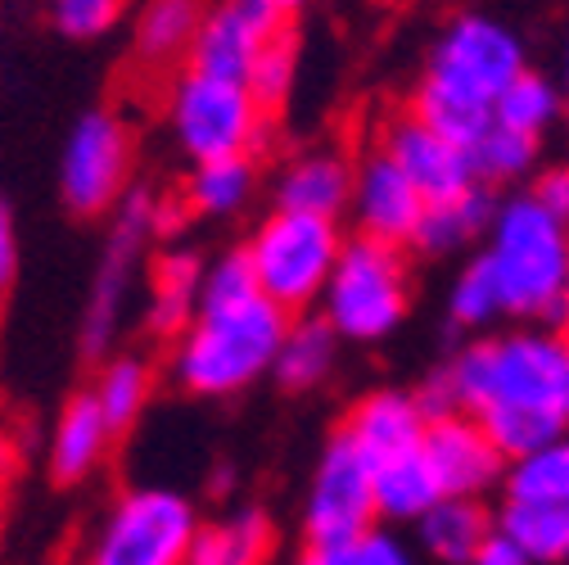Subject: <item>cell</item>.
Returning a JSON list of instances; mask_svg holds the SVG:
<instances>
[{
	"label": "cell",
	"mask_w": 569,
	"mask_h": 565,
	"mask_svg": "<svg viewBox=\"0 0 569 565\" xmlns=\"http://www.w3.org/2000/svg\"><path fill=\"white\" fill-rule=\"evenodd\" d=\"M457 412L475 416L507 457L569 435V330L511 326L461 344L439 371Z\"/></svg>",
	"instance_id": "6da1fadb"
},
{
	"label": "cell",
	"mask_w": 569,
	"mask_h": 565,
	"mask_svg": "<svg viewBox=\"0 0 569 565\" xmlns=\"http://www.w3.org/2000/svg\"><path fill=\"white\" fill-rule=\"evenodd\" d=\"M290 313L276 308L253 280L244 249L203 267L199 308L172 339V376L194 398H236L271 376Z\"/></svg>",
	"instance_id": "7a4b0ae2"
},
{
	"label": "cell",
	"mask_w": 569,
	"mask_h": 565,
	"mask_svg": "<svg viewBox=\"0 0 569 565\" xmlns=\"http://www.w3.org/2000/svg\"><path fill=\"white\" fill-rule=\"evenodd\" d=\"M520 37L492 14H457L425 54V68L411 91V113L452 136L457 146H475L492 122L502 91L525 73Z\"/></svg>",
	"instance_id": "3957f363"
},
{
	"label": "cell",
	"mask_w": 569,
	"mask_h": 565,
	"mask_svg": "<svg viewBox=\"0 0 569 565\" xmlns=\"http://www.w3.org/2000/svg\"><path fill=\"white\" fill-rule=\"evenodd\" d=\"M479 258L502 290L507 321L560 326L569 286V227L551 218L529 190L497 199Z\"/></svg>",
	"instance_id": "277c9868"
},
{
	"label": "cell",
	"mask_w": 569,
	"mask_h": 565,
	"mask_svg": "<svg viewBox=\"0 0 569 565\" xmlns=\"http://www.w3.org/2000/svg\"><path fill=\"white\" fill-rule=\"evenodd\" d=\"M407 308H411L407 245H389L371 236L343 240L317 304L326 326L343 344H380L407 321Z\"/></svg>",
	"instance_id": "5b68a950"
},
{
	"label": "cell",
	"mask_w": 569,
	"mask_h": 565,
	"mask_svg": "<svg viewBox=\"0 0 569 565\" xmlns=\"http://www.w3.org/2000/svg\"><path fill=\"white\" fill-rule=\"evenodd\" d=\"M163 127L190 163H208L253 155L267 136V109L258 105L249 82L186 63L163 87Z\"/></svg>",
	"instance_id": "8992f818"
},
{
	"label": "cell",
	"mask_w": 569,
	"mask_h": 565,
	"mask_svg": "<svg viewBox=\"0 0 569 565\" xmlns=\"http://www.w3.org/2000/svg\"><path fill=\"white\" fill-rule=\"evenodd\" d=\"M343 249L339 218H312L295 208H271L253 227L244 258L253 267L258 290L284 308V313H308L321 304V290L335 271V258Z\"/></svg>",
	"instance_id": "52a82bcc"
},
{
	"label": "cell",
	"mask_w": 569,
	"mask_h": 565,
	"mask_svg": "<svg viewBox=\"0 0 569 565\" xmlns=\"http://www.w3.org/2000/svg\"><path fill=\"white\" fill-rule=\"evenodd\" d=\"M199 512L186 493L140 484L100 516L82 547V565H186Z\"/></svg>",
	"instance_id": "ba28073f"
},
{
	"label": "cell",
	"mask_w": 569,
	"mask_h": 565,
	"mask_svg": "<svg viewBox=\"0 0 569 565\" xmlns=\"http://www.w3.org/2000/svg\"><path fill=\"white\" fill-rule=\"evenodd\" d=\"M159 236V195L131 186L127 199L109 214V236L104 254L91 280V299L82 313V353L87 358H104L118 339V326L127 317V295L136 290L140 254Z\"/></svg>",
	"instance_id": "9c48e42d"
},
{
	"label": "cell",
	"mask_w": 569,
	"mask_h": 565,
	"mask_svg": "<svg viewBox=\"0 0 569 565\" xmlns=\"http://www.w3.org/2000/svg\"><path fill=\"white\" fill-rule=\"evenodd\" d=\"M136 140L122 113L91 109L73 122L59 159V195L68 214L78 218H109L131 190Z\"/></svg>",
	"instance_id": "30bf717a"
},
{
	"label": "cell",
	"mask_w": 569,
	"mask_h": 565,
	"mask_svg": "<svg viewBox=\"0 0 569 565\" xmlns=\"http://www.w3.org/2000/svg\"><path fill=\"white\" fill-rule=\"evenodd\" d=\"M380 521L376 512V466L352 448L339 430L321 448L308 498H303V538L308 543H358Z\"/></svg>",
	"instance_id": "8fae6325"
},
{
	"label": "cell",
	"mask_w": 569,
	"mask_h": 565,
	"mask_svg": "<svg viewBox=\"0 0 569 565\" xmlns=\"http://www.w3.org/2000/svg\"><path fill=\"white\" fill-rule=\"evenodd\" d=\"M380 150L411 177V186L425 195V204H439V199H452V195L483 186L475 172L470 146H457L452 136H443L439 127L416 118L411 109L385 122Z\"/></svg>",
	"instance_id": "7c38bea8"
},
{
	"label": "cell",
	"mask_w": 569,
	"mask_h": 565,
	"mask_svg": "<svg viewBox=\"0 0 569 565\" xmlns=\"http://www.w3.org/2000/svg\"><path fill=\"white\" fill-rule=\"evenodd\" d=\"M284 19L290 14H280L271 0H218L199 23L190 63L203 68V73L249 82L253 59L267 50L271 37L284 32Z\"/></svg>",
	"instance_id": "4fadbf2b"
},
{
	"label": "cell",
	"mask_w": 569,
	"mask_h": 565,
	"mask_svg": "<svg viewBox=\"0 0 569 565\" xmlns=\"http://www.w3.org/2000/svg\"><path fill=\"white\" fill-rule=\"evenodd\" d=\"M425 457H430L443 498H483L507 479V453L488 439V430L466 412L435 416L425 430Z\"/></svg>",
	"instance_id": "5bb4252c"
},
{
	"label": "cell",
	"mask_w": 569,
	"mask_h": 565,
	"mask_svg": "<svg viewBox=\"0 0 569 565\" xmlns=\"http://www.w3.org/2000/svg\"><path fill=\"white\" fill-rule=\"evenodd\" d=\"M352 222L358 236L389 240V245H411L420 214H425V195L411 186V177L380 150L371 146L358 163H352Z\"/></svg>",
	"instance_id": "9a60e30c"
},
{
	"label": "cell",
	"mask_w": 569,
	"mask_h": 565,
	"mask_svg": "<svg viewBox=\"0 0 569 565\" xmlns=\"http://www.w3.org/2000/svg\"><path fill=\"white\" fill-rule=\"evenodd\" d=\"M425 430H430V412H425L420 398L407 389H376L343 420V435L371 466L393 462L402 453H416L425 444Z\"/></svg>",
	"instance_id": "2e32d148"
},
{
	"label": "cell",
	"mask_w": 569,
	"mask_h": 565,
	"mask_svg": "<svg viewBox=\"0 0 569 565\" xmlns=\"http://www.w3.org/2000/svg\"><path fill=\"white\" fill-rule=\"evenodd\" d=\"M208 0H146L131 32V59L154 78H172V68L190 63Z\"/></svg>",
	"instance_id": "e0dca14e"
},
{
	"label": "cell",
	"mask_w": 569,
	"mask_h": 565,
	"mask_svg": "<svg viewBox=\"0 0 569 565\" xmlns=\"http://www.w3.org/2000/svg\"><path fill=\"white\" fill-rule=\"evenodd\" d=\"M113 435L118 430L109 426V416L100 412V403H96L91 389L78 394V398H68L63 412L54 416V430H50V444H46L50 475L59 484H82L109 457Z\"/></svg>",
	"instance_id": "ac0fdd59"
},
{
	"label": "cell",
	"mask_w": 569,
	"mask_h": 565,
	"mask_svg": "<svg viewBox=\"0 0 569 565\" xmlns=\"http://www.w3.org/2000/svg\"><path fill=\"white\" fill-rule=\"evenodd\" d=\"M352 199V163L339 150H303L276 177V208L312 218H339Z\"/></svg>",
	"instance_id": "d6986e66"
},
{
	"label": "cell",
	"mask_w": 569,
	"mask_h": 565,
	"mask_svg": "<svg viewBox=\"0 0 569 565\" xmlns=\"http://www.w3.org/2000/svg\"><path fill=\"white\" fill-rule=\"evenodd\" d=\"M253 195H258V163H253V155L190 163V177L181 186L186 214L203 218V222H231L236 214H244V208L253 204Z\"/></svg>",
	"instance_id": "ffe728a7"
},
{
	"label": "cell",
	"mask_w": 569,
	"mask_h": 565,
	"mask_svg": "<svg viewBox=\"0 0 569 565\" xmlns=\"http://www.w3.org/2000/svg\"><path fill=\"white\" fill-rule=\"evenodd\" d=\"M492 208H497V199H492L488 186H475V190L452 195V199H439V204H425L420 227H416V236H411L407 249L430 254V258L466 254V249H475L483 240Z\"/></svg>",
	"instance_id": "44dd1931"
},
{
	"label": "cell",
	"mask_w": 569,
	"mask_h": 565,
	"mask_svg": "<svg viewBox=\"0 0 569 565\" xmlns=\"http://www.w3.org/2000/svg\"><path fill=\"white\" fill-rule=\"evenodd\" d=\"M203 258L194 249H168L154 262V280H150V304H146V326L163 339H177L194 308H199V286H203Z\"/></svg>",
	"instance_id": "7402d4cb"
},
{
	"label": "cell",
	"mask_w": 569,
	"mask_h": 565,
	"mask_svg": "<svg viewBox=\"0 0 569 565\" xmlns=\"http://www.w3.org/2000/svg\"><path fill=\"white\" fill-rule=\"evenodd\" d=\"M339 344H343V339L326 326L321 313H317V317H290L271 376L280 380V389L308 394V389H317V385L330 380V371H335V363H339Z\"/></svg>",
	"instance_id": "603a6c76"
},
{
	"label": "cell",
	"mask_w": 569,
	"mask_h": 565,
	"mask_svg": "<svg viewBox=\"0 0 569 565\" xmlns=\"http://www.w3.org/2000/svg\"><path fill=\"white\" fill-rule=\"evenodd\" d=\"M492 516L483 498H439L430 512L416 521L425 556H435L439 565H470L479 543L492 534Z\"/></svg>",
	"instance_id": "cb8c5ba5"
},
{
	"label": "cell",
	"mask_w": 569,
	"mask_h": 565,
	"mask_svg": "<svg viewBox=\"0 0 569 565\" xmlns=\"http://www.w3.org/2000/svg\"><path fill=\"white\" fill-rule=\"evenodd\" d=\"M276 529L258 507H240L222 521L199 525L186 565H267Z\"/></svg>",
	"instance_id": "d4e9b609"
},
{
	"label": "cell",
	"mask_w": 569,
	"mask_h": 565,
	"mask_svg": "<svg viewBox=\"0 0 569 565\" xmlns=\"http://www.w3.org/2000/svg\"><path fill=\"white\" fill-rule=\"evenodd\" d=\"M439 498H443V484L430 457H425V444L416 453H402L376 466V512L389 525H416Z\"/></svg>",
	"instance_id": "484cf974"
},
{
	"label": "cell",
	"mask_w": 569,
	"mask_h": 565,
	"mask_svg": "<svg viewBox=\"0 0 569 565\" xmlns=\"http://www.w3.org/2000/svg\"><path fill=\"white\" fill-rule=\"evenodd\" d=\"M91 394L100 412L109 416V426L122 435L127 426H136L140 412L154 398V363L140 358V353H113V358H104Z\"/></svg>",
	"instance_id": "4316f807"
},
{
	"label": "cell",
	"mask_w": 569,
	"mask_h": 565,
	"mask_svg": "<svg viewBox=\"0 0 569 565\" xmlns=\"http://www.w3.org/2000/svg\"><path fill=\"white\" fill-rule=\"evenodd\" d=\"M497 529H502L507 538H516L529 552L533 565H560V561H569V507L502 498Z\"/></svg>",
	"instance_id": "83f0119b"
},
{
	"label": "cell",
	"mask_w": 569,
	"mask_h": 565,
	"mask_svg": "<svg viewBox=\"0 0 569 565\" xmlns=\"http://www.w3.org/2000/svg\"><path fill=\"white\" fill-rule=\"evenodd\" d=\"M565 109H569V100H565L560 82H551L547 73H538V68H525V73L502 91V100H497L492 122L525 131L533 140H547V131L560 127Z\"/></svg>",
	"instance_id": "f1b7e54d"
},
{
	"label": "cell",
	"mask_w": 569,
	"mask_h": 565,
	"mask_svg": "<svg viewBox=\"0 0 569 565\" xmlns=\"http://www.w3.org/2000/svg\"><path fill=\"white\" fill-rule=\"evenodd\" d=\"M507 498L520 503H547V507H569V435L520 453L507 462V479H502Z\"/></svg>",
	"instance_id": "f546056e"
},
{
	"label": "cell",
	"mask_w": 569,
	"mask_h": 565,
	"mask_svg": "<svg viewBox=\"0 0 569 565\" xmlns=\"http://www.w3.org/2000/svg\"><path fill=\"white\" fill-rule=\"evenodd\" d=\"M538 155H542V140H533V136H525V131H511V127H502V122H488V127L479 131V140L470 146L475 172H479V181H483L488 190L533 177Z\"/></svg>",
	"instance_id": "4dcf8cb0"
},
{
	"label": "cell",
	"mask_w": 569,
	"mask_h": 565,
	"mask_svg": "<svg viewBox=\"0 0 569 565\" xmlns=\"http://www.w3.org/2000/svg\"><path fill=\"white\" fill-rule=\"evenodd\" d=\"M448 321L457 330H470V335H488L497 321H507V308H502V290L488 271V262L479 254H470L461 262V271L452 276V290H448Z\"/></svg>",
	"instance_id": "1f68e13d"
},
{
	"label": "cell",
	"mask_w": 569,
	"mask_h": 565,
	"mask_svg": "<svg viewBox=\"0 0 569 565\" xmlns=\"http://www.w3.org/2000/svg\"><path fill=\"white\" fill-rule=\"evenodd\" d=\"M295 73H299V46H295L290 28H284V32H280V37H271V41H267V50L253 59V68H249V91H253V96H258V105L271 113L284 96H290Z\"/></svg>",
	"instance_id": "d6a6232c"
},
{
	"label": "cell",
	"mask_w": 569,
	"mask_h": 565,
	"mask_svg": "<svg viewBox=\"0 0 569 565\" xmlns=\"http://www.w3.org/2000/svg\"><path fill=\"white\" fill-rule=\"evenodd\" d=\"M127 0H50V23L68 41H96L122 23Z\"/></svg>",
	"instance_id": "836d02e7"
},
{
	"label": "cell",
	"mask_w": 569,
	"mask_h": 565,
	"mask_svg": "<svg viewBox=\"0 0 569 565\" xmlns=\"http://www.w3.org/2000/svg\"><path fill=\"white\" fill-rule=\"evenodd\" d=\"M529 195H533V199L547 208L551 218H560V222L569 227V163H556V168L533 172Z\"/></svg>",
	"instance_id": "e575fe53"
},
{
	"label": "cell",
	"mask_w": 569,
	"mask_h": 565,
	"mask_svg": "<svg viewBox=\"0 0 569 565\" xmlns=\"http://www.w3.org/2000/svg\"><path fill=\"white\" fill-rule=\"evenodd\" d=\"M358 565H420V561H416V552L398 534L371 529V534L358 538Z\"/></svg>",
	"instance_id": "d590c367"
},
{
	"label": "cell",
	"mask_w": 569,
	"mask_h": 565,
	"mask_svg": "<svg viewBox=\"0 0 569 565\" xmlns=\"http://www.w3.org/2000/svg\"><path fill=\"white\" fill-rule=\"evenodd\" d=\"M14 276H19V227H14L10 204L0 199V299L10 295Z\"/></svg>",
	"instance_id": "8d00e7d4"
},
{
	"label": "cell",
	"mask_w": 569,
	"mask_h": 565,
	"mask_svg": "<svg viewBox=\"0 0 569 565\" xmlns=\"http://www.w3.org/2000/svg\"><path fill=\"white\" fill-rule=\"evenodd\" d=\"M470 565H533V561H529V552L516 538H507L502 529L492 525V534L479 543V552L470 556Z\"/></svg>",
	"instance_id": "74e56055"
},
{
	"label": "cell",
	"mask_w": 569,
	"mask_h": 565,
	"mask_svg": "<svg viewBox=\"0 0 569 565\" xmlns=\"http://www.w3.org/2000/svg\"><path fill=\"white\" fill-rule=\"evenodd\" d=\"M295 565H358V543H303Z\"/></svg>",
	"instance_id": "f35d334b"
},
{
	"label": "cell",
	"mask_w": 569,
	"mask_h": 565,
	"mask_svg": "<svg viewBox=\"0 0 569 565\" xmlns=\"http://www.w3.org/2000/svg\"><path fill=\"white\" fill-rule=\"evenodd\" d=\"M560 91L569 100V37H565V54H560Z\"/></svg>",
	"instance_id": "ab89813d"
},
{
	"label": "cell",
	"mask_w": 569,
	"mask_h": 565,
	"mask_svg": "<svg viewBox=\"0 0 569 565\" xmlns=\"http://www.w3.org/2000/svg\"><path fill=\"white\" fill-rule=\"evenodd\" d=\"M271 6H276L280 14H295V10H303V6H312V0H271Z\"/></svg>",
	"instance_id": "60d3db41"
},
{
	"label": "cell",
	"mask_w": 569,
	"mask_h": 565,
	"mask_svg": "<svg viewBox=\"0 0 569 565\" xmlns=\"http://www.w3.org/2000/svg\"><path fill=\"white\" fill-rule=\"evenodd\" d=\"M560 326L569 330V286H565V308H560Z\"/></svg>",
	"instance_id": "b9f144b4"
}]
</instances>
